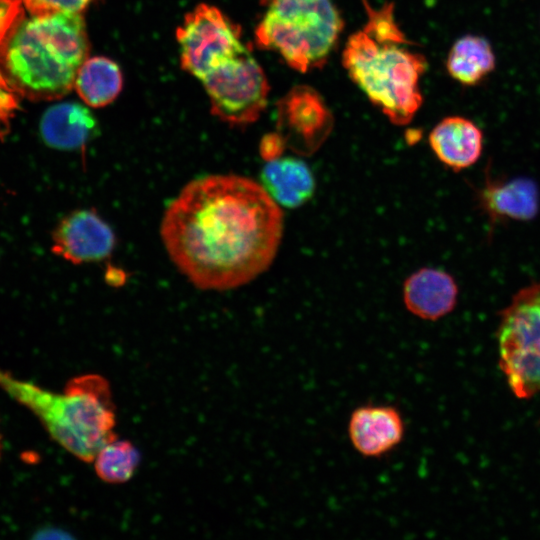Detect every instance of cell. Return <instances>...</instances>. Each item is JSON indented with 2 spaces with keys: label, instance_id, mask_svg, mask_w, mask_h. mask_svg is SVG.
<instances>
[{
  "label": "cell",
  "instance_id": "cell-1",
  "mask_svg": "<svg viewBox=\"0 0 540 540\" xmlns=\"http://www.w3.org/2000/svg\"><path fill=\"white\" fill-rule=\"evenodd\" d=\"M283 233L280 206L260 183L234 174L190 181L167 206L164 247L197 288L245 285L274 261Z\"/></svg>",
  "mask_w": 540,
  "mask_h": 540
},
{
  "label": "cell",
  "instance_id": "cell-2",
  "mask_svg": "<svg viewBox=\"0 0 540 540\" xmlns=\"http://www.w3.org/2000/svg\"><path fill=\"white\" fill-rule=\"evenodd\" d=\"M367 20L347 40L342 64L351 80L395 125L408 124L423 98L420 78L425 57L412 49L394 16V5L372 7L363 0Z\"/></svg>",
  "mask_w": 540,
  "mask_h": 540
},
{
  "label": "cell",
  "instance_id": "cell-3",
  "mask_svg": "<svg viewBox=\"0 0 540 540\" xmlns=\"http://www.w3.org/2000/svg\"><path fill=\"white\" fill-rule=\"evenodd\" d=\"M88 51L87 30L80 13L31 16L12 36L0 56V65L22 97L50 101L72 90Z\"/></svg>",
  "mask_w": 540,
  "mask_h": 540
},
{
  "label": "cell",
  "instance_id": "cell-4",
  "mask_svg": "<svg viewBox=\"0 0 540 540\" xmlns=\"http://www.w3.org/2000/svg\"><path fill=\"white\" fill-rule=\"evenodd\" d=\"M0 388L28 408L50 436L80 460L93 461L98 451L115 439L110 389L99 375L76 377L63 393H56L0 369Z\"/></svg>",
  "mask_w": 540,
  "mask_h": 540
},
{
  "label": "cell",
  "instance_id": "cell-5",
  "mask_svg": "<svg viewBox=\"0 0 540 540\" xmlns=\"http://www.w3.org/2000/svg\"><path fill=\"white\" fill-rule=\"evenodd\" d=\"M255 29L259 48L276 52L288 66L308 72L322 67L343 30L332 0H263Z\"/></svg>",
  "mask_w": 540,
  "mask_h": 540
},
{
  "label": "cell",
  "instance_id": "cell-6",
  "mask_svg": "<svg viewBox=\"0 0 540 540\" xmlns=\"http://www.w3.org/2000/svg\"><path fill=\"white\" fill-rule=\"evenodd\" d=\"M499 366L522 399L540 393V282L523 288L501 312Z\"/></svg>",
  "mask_w": 540,
  "mask_h": 540
},
{
  "label": "cell",
  "instance_id": "cell-7",
  "mask_svg": "<svg viewBox=\"0 0 540 540\" xmlns=\"http://www.w3.org/2000/svg\"><path fill=\"white\" fill-rule=\"evenodd\" d=\"M211 113L235 127L254 123L267 106V77L247 47L225 60L202 80Z\"/></svg>",
  "mask_w": 540,
  "mask_h": 540
},
{
  "label": "cell",
  "instance_id": "cell-8",
  "mask_svg": "<svg viewBox=\"0 0 540 540\" xmlns=\"http://www.w3.org/2000/svg\"><path fill=\"white\" fill-rule=\"evenodd\" d=\"M176 38L182 68L200 80L246 48L240 27L219 8L206 3L185 15Z\"/></svg>",
  "mask_w": 540,
  "mask_h": 540
},
{
  "label": "cell",
  "instance_id": "cell-9",
  "mask_svg": "<svg viewBox=\"0 0 540 540\" xmlns=\"http://www.w3.org/2000/svg\"><path fill=\"white\" fill-rule=\"evenodd\" d=\"M333 116L317 91L306 85L293 87L278 102L277 132L288 149L312 155L328 138Z\"/></svg>",
  "mask_w": 540,
  "mask_h": 540
},
{
  "label": "cell",
  "instance_id": "cell-10",
  "mask_svg": "<svg viewBox=\"0 0 540 540\" xmlns=\"http://www.w3.org/2000/svg\"><path fill=\"white\" fill-rule=\"evenodd\" d=\"M115 243L113 230L94 209L67 214L52 232V252L73 264L106 259Z\"/></svg>",
  "mask_w": 540,
  "mask_h": 540
},
{
  "label": "cell",
  "instance_id": "cell-11",
  "mask_svg": "<svg viewBox=\"0 0 540 540\" xmlns=\"http://www.w3.org/2000/svg\"><path fill=\"white\" fill-rule=\"evenodd\" d=\"M405 420L400 410L387 404H366L350 414L347 434L353 449L365 458H381L403 441Z\"/></svg>",
  "mask_w": 540,
  "mask_h": 540
},
{
  "label": "cell",
  "instance_id": "cell-12",
  "mask_svg": "<svg viewBox=\"0 0 540 540\" xmlns=\"http://www.w3.org/2000/svg\"><path fill=\"white\" fill-rule=\"evenodd\" d=\"M458 288L453 277L435 268H421L412 273L403 285V301L414 316L436 321L455 307Z\"/></svg>",
  "mask_w": 540,
  "mask_h": 540
},
{
  "label": "cell",
  "instance_id": "cell-13",
  "mask_svg": "<svg viewBox=\"0 0 540 540\" xmlns=\"http://www.w3.org/2000/svg\"><path fill=\"white\" fill-rule=\"evenodd\" d=\"M477 198L492 223L498 220H531L539 210L538 187L528 178H486Z\"/></svg>",
  "mask_w": 540,
  "mask_h": 540
},
{
  "label": "cell",
  "instance_id": "cell-14",
  "mask_svg": "<svg viewBox=\"0 0 540 540\" xmlns=\"http://www.w3.org/2000/svg\"><path fill=\"white\" fill-rule=\"evenodd\" d=\"M429 144L445 166L459 171L472 166L479 159L483 135L472 121L450 116L442 119L432 129Z\"/></svg>",
  "mask_w": 540,
  "mask_h": 540
},
{
  "label": "cell",
  "instance_id": "cell-15",
  "mask_svg": "<svg viewBox=\"0 0 540 540\" xmlns=\"http://www.w3.org/2000/svg\"><path fill=\"white\" fill-rule=\"evenodd\" d=\"M42 140L51 148L76 150L84 148L98 131L97 122L83 105L62 102L49 107L39 123Z\"/></svg>",
  "mask_w": 540,
  "mask_h": 540
},
{
  "label": "cell",
  "instance_id": "cell-16",
  "mask_svg": "<svg viewBox=\"0 0 540 540\" xmlns=\"http://www.w3.org/2000/svg\"><path fill=\"white\" fill-rule=\"evenodd\" d=\"M261 185L280 206L297 208L307 203L315 192V178L300 158L279 157L262 168Z\"/></svg>",
  "mask_w": 540,
  "mask_h": 540
},
{
  "label": "cell",
  "instance_id": "cell-17",
  "mask_svg": "<svg viewBox=\"0 0 540 540\" xmlns=\"http://www.w3.org/2000/svg\"><path fill=\"white\" fill-rule=\"evenodd\" d=\"M122 85L118 64L107 57L95 56L87 58L80 66L74 88L86 105L100 108L115 100Z\"/></svg>",
  "mask_w": 540,
  "mask_h": 540
},
{
  "label": "cell",
  "instance_id": "cell-18",
  "mask_svg": "<svg viewBox=\"0 0 540 540\" xmlns=\"http://www.w3.org/2000/svg\"><path fill=\"white\" fill-rule=\"evenodd\" d=\"M495 66L489 42L479 36L467 35L458 39L447 58V70L458 82L473 85Z\"/></svg>",
  "mask_w": 540,
  "mask_h": 540
},
{
  "label": "cell",
  "instance_id": "cell-19",
  "mask_svg": "<svg viewBox=\"0 0 540 540\" xmlns=\"http://www.w3.org/2000/svg\"><path fill=\"white\" fill-rule=\"evenodd\" d=\"M97 475L108 483H123L135 473L140 455L128 441L116 440L105 444L93 459Z\"/></svg>",
  "mask_w": 540,
  "mask_h": 540
},
{
  "label": "cell",
  "instance_id": "cell-20",
  "mask_svg": "<svg viewBox=\"0 0 540 540\" xmlns=\"http://www.w3.org/2000/svg\"><path fill=\"white\" fill-rule=\"evenodd\" d=\"M22 0H0V56L25 19Z\"/></svg>",
  "mask_w": 540,
  "mask_h": 540
},
{
  "label": "cell",
  "instance_id": "cell-21",
  "mask_svg": "<svg viewBox=\"0 0 540 540\" xmlns=\"http://www.w3.org/2000/svg\"><path fill=\"white\" fill-rule=\"evenodd\" d=\"M21 95L0 69V140L9 134L11 122L20 107Z\"/></svg>",
  "mask_w": 540,
  "mask_h": 540
},
{
  "label": "cell",
  "instance_id": "cell-22",
  "mask_svg": "<svg viewBox=\"0 0 540 540\" xmlns=\"http://www.w3.org/2000/svg\"><path fill=\"white\" fill-rule=\"evenodd\" d=\"M31 16L54 13H81L91 0H22Z\"/></svg>",
  "mask_w": 540,
  "mask_h": 540
},
{
  "label": "cell",
  "instance_id": "cell-23",
  "mask_svg": "<svg viewBox=\"0 0 540 540\" xmlns=\"http://www.w3.org/2000/svg\"><path fill=\"white\" fill-rule=\"evenodd\" d=\"M286 149L285 141L277 131L267 133L260 141V155L266 162L283 156Z\"/></svg>",
  "mask_w": 540,
  "mask_h": 540
},
{
  "label": "cell",
  "instance_id": "cell-24",
  "mask_svg": "<svg viewBox=\"0 0 540 540\" xmlns=\"http://www.w3.org/2000/svg\"><path fill=\"white\" fill-rule=\"evenodd\" d=\"M1 450H2V442H1V435H0V456H1Z\"/></svg>",
  "mask_w": 540,
  "mask_h": 540
}]
</instances>
